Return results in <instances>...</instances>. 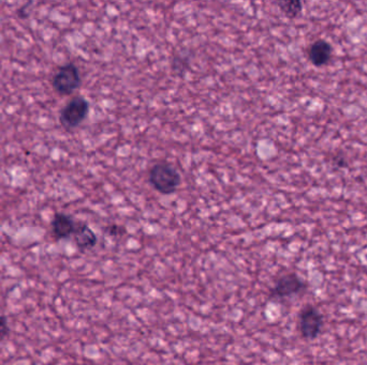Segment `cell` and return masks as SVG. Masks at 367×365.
<instances>
[{
  "mask_svg": "<svg viewBox=\"0 0 367 365\" xmlns=\"http://www.w3.org/2000/svg\"><path fill=\"white\" fill-rule=\"evenodd\" d=\"M8 334H9V327H8L7 317L1 315L0 316V342H3Z\"/></svg>",
  "mask_w": 367,
  "mask_h": 365,
  "instance_id": "11",
  "label": "cell"
},
{
  "mask_svg": "<svg viewBox=\"0 0 367 365\" xmlns=\"http://www.w3.org/2000/svg\"><path fill=\"white\" fill-rule=\"evenodd\" d=\"M90 112V103L83 96H76L63 108L60 124L66 130L76 129L86 119Z\"/></svg>",
  "mask_w": 367,
  "mask_h": 365,
  "instance_id": "2",
  "label": "cell"
},
{
  "mask_svg": "<svg viewBox=\"0 0 367 365\" xmlns=\"http://www.w3.org/2000/svg\"><path fill=\"white\" fill-rule=\"evenodd\" d=\"M307 289L305 282L295 273H287L276 280L270 299L283 300L301 295Z\"/></svg>",
  "mask_w": 367,
  "mask_h": 365,
  "instance_id": "3",
  "label": "cell"
},
{
  "mask_svg": "<svg viewBox=\"0 0 367 365\" xmlns=\"http://www.w3.org/2000/svg\"><path fill=\"white\" fill-rule=\"evenodd\" d=\"M55 92L61 96H69L81 86L80 71L73 64L60 67L52 80Z\"/></svg>",
  "mask_w": 367,
  "mask_h": 365,
  "instance_id": "5",
  "label": "cell"
},
{
  "mask_svg": "<svg viewBox=\"0 0 367 365\" xmlns=\"http://www.w3.org/2000/svg\"><path fill=\"white\" fill-rule=\"evenodd\" d=\"M332 164L335 169H344L348 167V161H347L346 155L344 153H336L333 157Z\"/></svg>",
  "mask_w": 367,
  "mask_h": 365,
  "instance_id": "10",
  "label": "cell"
},
{
  "mask_svg": "<svg viewBox=\"0 0 367 365\" xmlns=\"http://www.w3.org/2000/svg\"><path fill=\"white\" fill-rule=\"evenodd\" d=\"M333 46L327 41L319 39L307 49V56L311 64L316 68L327 66L332 58Z\"/></svg>",
  "mask_w": 367,
  "mask_h": 365,
  "instance_id": "6",
  "label": "cell"
},
{
  "mask_svg": "<svg viewBox=\"0 0 367 365\" xmlns=\"http://www.w3.org/2000/svg\"><path fill=\"white\" fill-rule=\"evenodd\" d=\"M106 232L110 236H122V234H125V228H122L120 225L111 224L106 228Z\"/></svg>",
  "mask_w": 367,
  "mask_h": 365,
  "instance_id": "12",
  "label": "cell"
},
{
  "mask_svg": "<svg viewBox=\"0 0 367 365\" xmlns=\"http://www.w3.org/2000/svg\"><path fill=\"white\" fill-rule=\"evenodd\" d=\"M323 327V314L313 305H305L299 314V330L302 337L313 341L319 337Z\"/></svg>",
  "mask_w": 367,
  "mask_h": 365,
  "instance_id": "4",
  "label": "cell"
},
{
  "mask_svg": "<svg viewBox=\"0 0 367 365\" xmlns=\"http://www.w3.org/2000/svg\"><path fill=\"white\" fill-rule=\"evenodd\" d=\"M76 228V222L71 217L64 213H56L52 221V232L57 240L69 238L72 236Z\"/></svg>",
  "mask_w": 367,
  "mask_h": 365,
  "instance_id": "8",
  "label": "cell"
},
{
  "mask_svg": "<svg viewBox=\"0 0 367 365\" xmlns=\"http://www.w3.org/2000/svg\"><path fill=\"white\" fill-rule=\"evenodd\" d=\"M277 6L280 11L283 12L288 19H295L301 15L302 10H303V3L300 0L278 1Z\"/></svg>",
  "mask_w": 367,
  "mask_h": 365,
  "instance_id": "9",
  "label": "cell"
},
{
  "mask_svg": "<svg viewBox=\"0 0 367 365\" xmlns=\"http://www.w3.org/2000/svg\"><path fill=\"white\" fill-rule=\"evenodd\" d=\"M149 183L157 192L170 195L177 190L181 182L179 171L168 162H159L149 171Z\"/></svg>",
  "mask_w": 367,
  "mask_h": 365,
  "instance_id": "1",
  "label": "cell"
},
{
  "mask_svg": "<svg viewBox=\"0 0 367 365\" xmlns=\"http://www.w3.org/2000/svg\"><path fill=\"white\" fill-rule=\"evenodd\" d=\"M73 237H74L76 246L81 251H88L95 248L97 241H98L94 230L86 223L83 222L76 223V228H74V232H73Z\"/></svg>",
  "mask_w": 367,
  "mask_h": 365,
  "instance_id": "7",
  "label": "cell"
}]
</instances>
